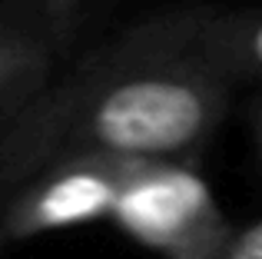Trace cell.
I'll return each mask as SVG.
<instances>
[{"label":"cell","instance_id":"52a82bcc","mask_svg":"<svg viewBox=\"0 0 262 259\" xmlns=\"http://www.w3.org/2000/svg\"><path fill=\"white\" fill-rule=\"evenodd\" d=\"M33 4L47 7V10L53 13V17H60L63 24H70L73 30H77V20H80V10L90 4V0H33Z\"/></svg>","mask_w":262,"mask_h":259},{"label":"cell","instance_id":"277c9868","mask_svg":"<svg viewBox=\"0 0 262 259\" xmlns=\"http://www.w3.org/2000/svg\"><path fill=\"white\" fill-rule=\"evenodd\" d=\"M192 50L236 90L246 83H262V7H199Z\"/></svg>","mask_w":262,"mask_h":259},{"label":"cell","instance_id":"5b68a950","mask_svg":"<svg viewBox=\"0 0 262 259\" xmlns=\"http://www.w3.org/2000/svg\"><path fill=\"white\" fill-rule=\"evenodd\" d=\"M212 259H262V220L236 226Z\"/></svg>","mask_w":262,"mask_h":259},{"label":"cell","instance_id":"3957f363","mask_svg":"<svg viewBox=\"0 0 262 259\" xmlns=\"http://www.w3.org/2000/svg\"><path fill=\"white\" fill-rule=\"evenodd\" d=\"M73 27L33 0H0V133L57 77Z\"/></svg>","mask_w":262,"mask_h":259},{"label":"cell","instance_id":"ba28073f","mask_svg":"<svg viewBox=\"0 0 262 259\" xmlns=\"http://www.w3.org/2000/svg\"><path fill=\"white\" fill-rule=\"evenodd\" d=\"M4 240H7V236H4V226H0V249H4Z\"/></svg>","mask_w":262,"mask_h":259},{"label":"cell","instance_id":"6da1fadb","mask_svg":"<svg viewBox=\"0 0 262 259\" xmlns=\"http://www.w3.org/2000/svg\"><path fill=\"white\" fill-rule=\"evenodd\" d=\"M199 7L123 27L60 67L0 133V196L77 156H160L199 163L232 93L192 50Z\"/></svg>","mask_w":262,"mask_h":259},{"label":"cell","instance_id":"7a4b0ae2","mask_svg":"<svg viewBox=\"0 0 262 259\" xmlns=\"http://www.w3.org/2000/svg\"><path fill=\"white\" fill-rule=\"evenodd\" d=\"M110 226L160 259H212L232 236L219 196L192 160H143Z\"/></svg>","mask_w":262,"mask_h":259},{"label":"cell","instance_id":"8992f818","mask_svg":"<svg viewBox=\"0 0 262 259\" xmlns=\"http://www.w3.org/2000/svg\"><path fill=\"white\" fill-rule=\"evenodd\" d=\"M246 126H249L252 149H256V156H259V163H262V90L252 93L249 103H246Z\"/></svg>","mask_w":262,"mask_h":259}]
</instances>
